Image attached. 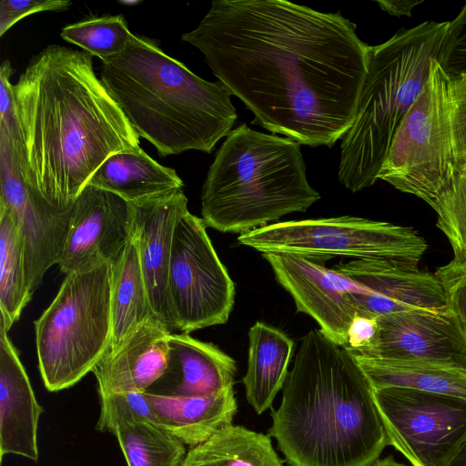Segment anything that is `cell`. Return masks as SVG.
Returning <instances> with one entry per match:
<instances>
[{
	"instance_id": "74e56055",
	"label": "cell",
	"mask_w": 466,
	"mask_h": 466,
	"mask_svg": "<svg viewBox=\"0 0 466 466\" xmlns=\"http://www.w3.org/2000/svg\"><path fill=\"white\" fill-rule=\"evenodd\" d=\"M370 466H406V465L396 461L392 456H389L385 459L376 461Z\"/></svg>"
},
{
	"instance_id": "ffe728a7",
	"label": "cell",
	"mask_w": 466,
	"mask_h": 466,
	"mask_svg": "<svg viewBox=\"0 0 466 466\" xmlns=\"http://www.w3.org/2000/svg\"><path fill=\"white\" fill-rule=\"evenodd\" d=\"M42 406L36 400L18 352L0 329V459L5 454L38 460L37 429Z\"/></svg>"
},
{
	"instance_id": "4316f807",
	"label": "cell",
	"mask_w": 466,
	"mask_h": 466,
	"mask_svg": "<svg viewBox=\"0 0 466 466\" xmlns=\"http://www.w3.org/2000/svg\"><path fill=\"white\" fill-rule=\"evenodd\" d=\"M181 466H283L269 435L228 425L191 447Z\"/></svg>"
},
{
	"instance_id": "d4e9b609",
	"label": "cell",
	"mask_w": 466,
	"mask_h": 466,
	"mask_svg": "<svg viewBox=\"0 0 466 466\" xmlns=\"http://www.w3.org/2000/svg\"><path fill=\"white\" fill-rule=\"evenodd\" d=\"M110 265L112 337L109 350H112L140 325L157 316L151 307L134 233Z\"/></svg>"
},
{
	"instance_id": "7402d4cb",
	"label": "cell",
	"mask_w": 466,
	"mask_h": 466,
	"mask_svg": "<svg viewBox=\"0 0 466 466\" xmlns=\"http://www.w3.org/2000/svg\"><path fill=\"white\" fill-rule=\"evenodd\" d=\"M145 395L157 424L190 447L231 425L238 410L233 388L198 397Z\"/></svg>"
},
{
	"instance_id": "5b68a950",
	"label": "cell",
	"mask_w": 466,
	"mask_h": 466,
	"mask_svg": "<svg viewBox=\"0 0 466 466\" xmlns=\"http://www.w3.org/2000/svg\"><path fill=\"white\" fill-rule=\"evenodd\" d=\"M319 198L307 179L299 143L241 124L226 137L209 167L202 220L220 232L242 234L305 212Z\"/></svg>"
},
{
	"instance_id": "7a4b0ae2",
	"label": "cell",
	"mask_w": 466,
	"mask_h": 466,
	"mask_svg": "<svg viewBox=\"0 0 466 466\" xmlns=\"http://www.w3.org/2000/svg\"><path fill=\"white\" fill-rule=\"evenodd\" d=\"M14 104L25 181L58 209L71 208L109 156L140 148L84 51L50 45L34 56L14 85Z\"/></svg>"
},
{
	"instance_id": "f1b7e54d",
	"label": "cell",
	"mask_w": 466,
	"mask_h": 466,
	"mask_svg": "<svg viewBox=\"0 0 466 466\" xmlns=\"http://www.w3.org/2000/svg\"><path fill=\"white\" fill-rule=\"evenodd\" d=\"M134 34L122 15L92 17L64 26L60 35L84 52L107 63L121 54Z\"/></svg>"
},
{
	"instance_id": "30bf717a",
	"label": "cell",
	"mask_w": 466,
	"mask_h": 466,
	"mask_svg": "<svg viewBox=\"0 0 466 466\" xmlns=\"http://www.w3.org/2000/svg\"><path fill=\"white\" fill-rule=\"evenodd\" d=\"M206 228L187 210L175 228L167 294L174 330L183 333L225 324L235 302V284Z\"/></svg>"
},
{
	"instance_id": "cb8c5ba5",
	"label": "cell",
	"mask_w": 466,
	"mask_h": 466,
	"mask_svg": "<svg viewBox=\"0 0 466 466\" xmlns=\"http://www.w3.org/2000/svg\"><path fill=\"white\" fill-rule=\"evenodd\" d=\"M293 340L283 331L257 321L248 330L246 398L258 414L271 407L289 374Z\"/></svg>"
},
{
	"instance_id": "3957f363",
	"label": "cell",
	"mask_w": 466,
	"mask_h": 466,
	"mask_svg": "<svg viewBox=\"0 0 466 466\" xmlns=\"http://www.w3.org/2000/svg\"><path fill=\"white\" fill-rule=\"evenodd\" d=\"M271 418L289 466H370L389 445L366 374L320 329L301 339Z\"/></svg>"
},
{
	"instance_id": "484cf974",
	"label": "cell",
	"mask_w": 466,
	"mask_h": 466,
	"mask_svg": "<svg viewBox=\"0 0 466 466\" xmlns=\"http://www.w3.org/2000/svg\"><path fill=\"white\" fill-rule=\"evenodd\" d=\"M353 355L373 389L406 388L466 400V370L431 362Z\"/></svg>"
},
{
	"instance_id": "5bb4252c",
	"label": "cell",
	"mask_w": 466,
	"mask_h": 466,
	"mask_svg": "<svg viewBox=\"0 0 466 466\" xmlns=\"http://www.w3.org/2000/svg\"><path fill=\"white\" fill-rule=\"evenodd\" d=\"M134 233L130 203L87 184L72 206L57 265L64 274L111 263Z\"/></svg>"
},
{
	"instance_id": "277c9868",
	"label": "cell",
	"mask_w": 466,
	"mask_h": 466,
	"mask_svg": "<svg viewBox=\"0 0 466 466\" xmlns=\"http://www.w3.org/2000/svg\"><path fill=\"white\" fill-rule=\"evenodd\" d=\"M100 79L136 133L161 157L210 153L238 117L221 82L199 77L146 36L133 35L121 54L102 63Z\"/></svg>"
},
{
	"instance_id": "8d00e7d4",
	"label": "cell",
	"mask_w": 466,
	"mask_h": 466,
	"mask_svg": "<svg viewBox=\"0 0 466 466\" xmlns=\"http://www.w3.org/2000/svg\"><path fill=\"white\" fill-rule=\"evenodd\" d=\"M443 466H466V435L456 446Z\"/></svg>"
},
{
	"instance_id": "ac0fdd59",
	"label": "cell",
	"mask_w": 466,
	"mask_h": 466,
	"mask_svg": "<svg viewBox=\"0 0 466 466\" xmlns=\"http://www.w3.org/2000/svg\"><path fill=\"white\" fill-rule=\"evenodd\" d=\"M170 333L153 318L107 350L92 371L98 395L147 391L167 369Z\"/></svg>"
},
{
	"instance_id": "83f0119b",
	"label": "cell",
	"mask_w": 466,
	"mask_h": 466,
	"mask_svg": "<svg viewBox=\"0 0 466 466\" xmlns=\"http://www.w3.org/2000/svg\"><path fill=\"white\" fill-rule=\"evenodd\" d=\"M23 240L11 212L0 206V329L8 331L31 300Z\"/></svg>"
},
{
	"instance_id": "8992f818",
	"label": "cell",
	"mask_w": 466,
	"mask_h": 466,
	"mask_svg": "<svg viewBox=\"0 0 466 466\" xmlns=\"http://www.w3.org/2000/svg\"><path fill=\"white\" fill-rule=\"evenodd\" d=\"M450 21H425L370 46L354 121L340 144L338 177L352 192L371 187L405 116L440 60Z\"/></svg>"
},
{
	"instance_id": "4dcf8cb0",
	"label": "cell",
	"mask_w": 466,
	"mask_h": 466,
	"mask_svg": "<svg viewBox=\"0 0 466 466\" xmlns=\"http://www.w3.org/2000/svg\"><path fill=\"white\" fill-rule=\"evenodd\" d=\"M444 295L445 307L466 335V259L452 258L435 272Z\"/></svg>"
},
{
	"instance_id": "4fadbf2b",
	"label": "cell",
	"mask_w": 466,
	"mask_h": 466,
	"mask_svg": "<svg viewBox=\"0 0 466 466\" xmlns=\"http://www.w3.org/2000/svg\"><path fill=\"white\" fill-rule=\"evenodd\" d=\"M378 332L355 355L384 360L431 362L466 370V335L455 316L443 308L378 317Z\"/></svg>"
},
{
	"instance_id": "ab89813d",
	"label": "cell",
	"mask_w": 466,
	"mask_h": 466,
	"mask_svg": "<svg viewBox=\"0 0 466 466\" xmlns=\"http://www.w3.org/2000/svg\"><path fill=\"white\" fill-rule=\"evenodd\" d=\"M462 76L466 78V72L464 74H462Z\"/></svg>"
},
{
	"instance_id": "6da1fadb",
	"label": "cell",
	"mask_w": 466,
	"mask_h": 466,
	"mask_svg": "<svg viewBox=\"0 0 466 466\" xmlns=\"http://www.w3.org/2000/svg\"><path fill=\"white\" fill-rule=\"evenodd\" d=\"M181 39L272 134L330 147L354 121L370 46L339 13L285 0H214Z\"/></svg>"
},
{
	"instance_id": "d6986e66",
	"label": "cell",
	"mask_w": 466,
	"mask_h": 466,
	"mask_svg": "<svg viewBox=\"0 0 466 466\" xmlns=\"http://www.w3.org/2000/svg\"><path fill=\"white\" fill-rule=\"evenodd\" d=\"M236 361L216 345L188 333H170L164 374L145 392L179 397L208 396L233 388Z\"/></svg>"
},
{
	"instance_id": "e0dca14e",
	"label": "cell",
	"mask_w": 466,
	"mask_h": 466,
	"mask_svg": "<svg viewBox=\"0 0 466 466\" xmlns=\"http://www.w3.org/2000/svg\"><path fill=\"white\" fill-rule=\"evenodd\" d=\"M134 234L152 309L173 331L167 294V276L176 226L187 212V198L175 189L139 202L130 203Z\"/></svg>"
},
{
	"instance_id": "1f68e13d",
	"label": "cell",
	"mask_w": 466,
	"mask_h": 466,
	"mask_svg": "<svg viewBox=\"0 0 466 466\" xmlns=\"http://www.w3.org/2000/svg\"><path fill=\"white\" fill-rule=\"evenodd\" d=\"M438 62L451 75L461 76L466 72V4L458 15L450 21Z\"/></svg>"
},
{
	"instance_id": "e575fe53",
	"label": "cell",
	"mask_w": 466,
	"mask_h": 466,
	"mask_svg": "<svg viewBox=\"0 0 466 466\" xmlns=\"http://www.w3.org/2000/svg\"><path fill=\"white\" fill-rule=\"evenodd\" d=\"M378 317L356 315L348 330V350L358 351L374 339L378 332Z\"/></svg>"
},
{
	"instance_id": "836d02e7",
	"label": "cell",
	"mask_w": 466,
	"mask_h": 466,
	"mask_svg": "<svg viewBox=\"0 0 466 466\" xmlns=\"http://www.w3.org/2000/svg\"><path fill=\"white\" fill-rule=\"evenodd\" d=\"M13 67L8 60L0 66V131L15 137L18 136L14 104V85L10 82Z\"/></svg>"
},
{
	"instance_id": "ba28073f",
	"label": "cell",
	"mask_w": 466,
	"mask_h": 466,
	"mask_svg": "<svg viewBox=\"0 0 466 466\" xmlns=\"http://www.w3.org/2000/svg\"><path fill=\"white\" fill-rule=\"evenodd\" d=\"M39 371L49 391L81 380L107 352L112 337L111 265L66 274L35 321Z\"/></svg>"
},
{
	"instance_id": "d6a6232c",
	"label": "cell",
	"mask_w": 466,
	"mask_h": 466,
	"mask_svg": "<svg viewBox=\"0 0 466 466\" xmlns=\"http://www.w3.org/2000/svg\"><path fill=\"white\" fill-rule=\"evenodd\" d=\"M72 5L68 0H2L0 2V35L3 36L22 18L44 11H65Z\"/></svg>"
},
{
	"instance_id": "9c48e42d",
	"label": "cell",
	"mask_w": 466,
	"mask_h": 466,
	"mask_svg": "<svg viewBox=\"0 0 466 466\" xmlns=\"http://www.w3.org/2000/svg\"><path fill=\"white\" fill-rule=\"evenodd\" d=\"M262 253H288L317 262L335 256L385 259L418 267L427 242L414 228L353 216L274 222L240 234Z\"/></svg>"
},
{
	"instance_id": "8fae6325",
	"label": "cell",
	"mask_w": 466,
	"mask_h": 466,
	"mask_svg": "<svg viewBox=\"0 0 466 466\" xmlns=\"http://www.w3.org/2000/svg\"><path fill=\"white\" fill-rule=\"evenodd\" d=\"M372 393L389 445L412 466H443L466 435V400L397 387Z\"/></svg>"
},
{
	"instance_id": "f546056e",
	"label": "cell",
	"mask_w": 466,
	"mask_h": 466,
	"mask_svg": "<svg viewBox=\"0 0 466 466\" xmlns=\"http://www.w3.org/2000/svg\"><path fill=\"white\" fill-rule=\"evenodd\" d=\"M436 226L445 235L453 258L466 259V173L455 187L433 208Z\"/></svg>"
},
{
	"instance_id": "f35d334b",
	"label": "cell",
	"mask_w": 466,
	"mask_h": 466,
	"mask_svg": "<svg viewBox=\"0 0 466 466\" xmlns=\"http://www.w3.org/2000/svg\"><path fill=\"white\" fill-rule=\"evenodd\" d=\"M141 1H137V0H120L119 3L123 4V5H137L139 4Z\"/></svg>"
},
{
	"instance_id": "44dd1931",
	"label": "cell",
	"mask_w": 466,
	"mask_h": 466,
	"mask_svg": "<svg viewBox=\"0 0 466 466\" xmlns=\"http://www.w3.org/2000/svg\"><path fill=\"white\" fill-rule=\"evenodd\" d=\"M96 429L114 434L127 466H181L186 445L131 406L126 394L99 396Z\"/></svg>"
},
{
	"instance_id": "d590c367",
	"label": "cell",
	"mask_w": 466,
	"mask_h": 466,
	"mask_svg": "<svg viewBox=\"0 0 466 466\" xmlns=\"http://www.w3.org/2000/svg\"><path fill=\"white\" fill-rule=\"evenodd\" d=\"M376 2L383 11L391 15L400 17L402 15L410 16L412 9L423 1L380 0Z\"/></svg>"
},
{
	"instance_id": "9a60e30c",
	"label": "cell",
	"mask_w": 466,
	"mask_h": 466,
	"mask_svg": "<svg viewBox=\"0 0 466 466\" xmlns=\"http://www.w3.org/2000/svg\"><path fill=\"white\" fill-rule=\"evenodd\" d=\"M369 291L351 292L359 313L380 317L411 310H437L445 306L436 277L418 267L385 259H352L331 268Z\"/></svg>"
},
{
	"instance_id": "52a82bcc",
	"label": "cell",
	"mask_w": 466,
	"mask_h": 466,
	"mask_svg": "<svg viewBox=\"0 0 466 466\" xmlns=\"http://www.w3.org/2000/svg\"><path fill=\"white\" fill-rule=\"evenodd\" d=\"M466 173V78L438 60L403 122L379 179L432 208Z\"/></svg>"
},
{
	"instance_id": "2e32d148",
	"label": "cell",
	"mask_w": 466,
	"mask_h": 466,
	"mask_svg": "<svg viewBox=\"0 0 466 466\" xmlns=\"http://www.w3.org/2000/svg\"><path fill=\"white\" fill-rule=\"evenodd\" d=\"M277 281L291 295L297 310L313 318L320 330L345 348L358 310L347 298L353 281L319 262L288 253H262Z\"/></svg>"
},
{
	"instance_id": "603a6c76",
	"label": "cell",
	"mask_w": 466,
	"mask_h": 466,
	"mask_svg": "<svg viewBox=\"0 0 466 466\" xmlns=\"http://www.w3.org/2000/svg\"><path fill=\"white\" fill-rule=\"evenodd\" d=\"M87 184L114 193L128 203L184 187L175 169L160 165L141 147L109 156Z\"/></svg>"
},
{
	"instance_id": "7c38bea8",
	"label": "cell",
	"mask_w": 466,
	"mask_h": 466,
	"mask_svg": "<svg viewBox=\"0 0 466 466\" xmlns=\"http://www.w3.org/2000/svg\"><path fill=\"white\" fill-rule=\"evenodd\" d=\"M0 206L13 215L23 240L26 278L32 293L46 272L57 265L72 207L58 209L25 181L15 140L0 131Z\"/></svg>"
}]
</instances>
